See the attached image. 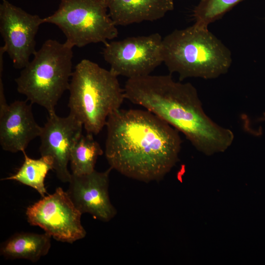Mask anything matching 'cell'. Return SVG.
I'll list each match as a JSON object with an SVG mask.
<instances>
[{
    "mask_svg": "<svg viewBox=\"0 0 265 265\" xmlns=\"http://www.w3.org/2000/svg\"><path fill=\"white\" fill-rule=\"evenodd\" d=\"M162 47L163 62L181 81L217 78L227 73L232 62L230 50L208 27L195 24L165 36Z\"/></svg>",
    "mask_w": 265,
    "mask_h": 265,
    "instance_id": "3",
    "label": "cell"
},
{
    "mask_svg": "<svg viewBox=\"0 0 265 265\" xmlns=\"http://www.w3.org/2000/svg\"><path fill=\"white\" fill-rule=\"evenodd\" d=\"M83 124L73 115L60 117L49 114L40 135L41 156L50 158L57 178L63 183L70 181L68 169L71 152L82 134Z\"/></svg>",
    "mask_w": 265,
    "mask_h": 265,
    "instance_id": "10",
    "label": "cell"
},
{
    "mask_svg": "<svg viewBox=\"0 0 265 265\" xmlns=\"http://www.w3.org/2000/svg\"><path fill=\"white\" fill-rule=\"evenodd\" d=\"M70 114L82 123L86 133L97 135L109 115L125 99L118 76L89 59L75 66L69 88Z\"/></svg>",
    "mask_w": 265,
    "mask_h": 265,
    "instance_id": "4",
    "label": "cell"
},
{
    "mask_svg": "<svg viewBox=\"0 0 265 265\" xmlns=\"http://www.w3.org/2000/svg\"><path fill=\"white\" fill-rule=\"evenodd\" d=\"M103 54L114 74L129 79L150 75L162 62V38L158 33L105 44Z\"/></svg>",
    "mask_w": 265,
    "mask_h": 265,
    "instance_id": "7",
    "label": "cell"
},
{
    "mask_svg": "<svg viewBox=\"0 0 265 265\" xmlns=\"http://www.w3.org/2000/svg\"><path fill=\"white\" fill-rule=\"evenodd\" d=\"M125 99L143 106L182 132L199 152L210 156L227 150L235 135L204 111L195 87L173 80L171 75L129 79Z\"/></svg>",
    "mask_w": 265,
    "mask_h": 265,
    "instance_id": "2",
    "label": "cell"
},
{
    "mask_svg": "<svg viewBox=\"0 0 265 265\" xmlns=\"http://www.w3.org/2000/svg\"><path fill=\"white\" fill-rule=\"evenodd\" d=\"M26 214L30 225L40 227L57 241L72 243L86 236L82 213L60 187L28 207Z\"/></svg>",
    "mask_w": 265,
    "mask_h": 265,
    "instance_id": "8",
    "label": "cell"
},
{
    "mask_svg": "<svg viewBox=\"0 0 265 265\" xmlns=\"http://www.w3.org/2000/svg\"><path fill=\"white\" fill-rule=\"evenodd\" d=\"M31 105L17 100L0 108V144L3 150L23 152L40 136L42 127L34 119Z\"/></svg>",
    "mask_w": 265,
    "mask_h": 265,
    "instance_id": "12",
    "label": "cell"
},
{
    "mask_svg": "<svg viewBox=\"0 0 265 265\" xmlns=\"http://www.w3.org/2000/svg\"><path fill=\"white\" fill-rule=\"evenodd\" d=\"M244 0H200L193 10L195 25L208 27L227 12Z\"/></svg>",
    "mask_w": 265,
    "mask_h": 265,
    "instance_id": "17",
    "label": "cell"
},
{
    "mask_svg": "<svg viewBox=\"0 0 265 265\" xmlns=\"http://www.w3.org/2000/svg\"><path fill=\"white\" fill-rule=\"evenodd\" d=\"M112 168L105 171L94 170L89 174H72L67 190L76 208L82 213L91 214L95 219L108 222L113 218L117 211L109 195V178Z\"/></svg>",
    "mask_w": 265,
    "mask_h": 265,
    "instance_id": "11",
    "label": "cell"
},
{
    "mask_svg": "<svg viewBox=\"0 0 265 265\" xmlns=\"http://www.w3.org/2000/svg\"><path fill=\"white\" fill-rule=\"evenodd\" d=\"M106 126V160L128 178L159 181L179 160V132L149 110L120 108L109 115Z\"/></svg>",
    "mask_w": 265,
    "mask_h": 265,
    "instance_id": "1",
    "label": "cell"
},
{
    "mask_svg": "<svg viewBox=\"0 0 265 265\" xmlns=\"http://www.w3.org/2000/svg\"><path fill=\"white\" fill-rule=\"evenodd\" d=\"M43 18L27 13L7 0L0 5V33L4 41L1 47L11 59L13 66L22 69L36 51L35 37Z\"/></svg>",
    "mask_w": 265,
    "mask_h": 265,
    "instance_id": "9",
    "label": "cell"
},
{
    "mask_svg": "<svg viewBox=\"0 0 265 265\" xmlns=\"http://www.w3.org/2000/svg\"><path fill=\"white\" fill-rule=\"evenodd\" d=\"M107 10L104 0H60L56 11L43 21L57 26L72 47L105 44L118 34Z\"/></svg>",
    "mask_w": 265,
    "mask_h": 265,
    "instance_id": "6",
    "label": "cell"
},
{
    "mask_svg": "<svg viewBox=\"0 0 265 265\" xmlns=\"http://www.w3.org/2000/svg\"><path fill=\"white\" fill-rule=\"evenodd\" d=\"M73 48L67 42L48 39L15 79L17 91L30 103L55 112L57 102L69 89L73 73Z\"/></svg>",
    "mask_w": 265,
    "mask_h": 265,
    "instance_id": "5",
    "label": "cell"
},
{
    "mask_svg": "<svg viewBox=\"0 0 265 265\" xmlns=\"http://www.w3.org/2000/svg\"><path fill=\"white\" fill-rule=\"evenodd\" d=\"M104 152L100 144L93 138V135L82 134L72 149L70 156L72 174L82 175L95 170L98 158Z\"/></svg>",
    "mask_w": 265,
    "mask_h": 265,
    "instance_id": "16",
    "label": "cell"
},
{
    "mask_svg": "<svg viewBox=\"0 0 265 265\" xmlns=\"http://www.w3.org/2000/svg\"><path fill=\"white\" fill-rule=\"evenodd\" d=\"M24 161L17 172L14 175L2 180H14L35 189L43 197L47 193L44 181L46 175L53 170L51 159L41 156L38 159L29 157L25 151L23 152Z\"/></svg>",
    "mask_w": 265,
    "mask_h": 265,
    "instance_id": "15",
    "label": "cell"
},
{
    "mask_svg": "<svg viewBox=\"0 0 265 265\" xmlns=\"http://www.w3.org/2000/svg\"><path fill=\"white\" fill-rule=\"evenodd\" d=\"M116 26L163 18L174 9V0H104Z\"/></svg>",
    "mask_w": 265,
    "mask_h": 265,
    "instance_id": "13",
    "label": "cell"
},
{
    "mask_svg": "<svg viewBox=\"0 0 265 265\" xmlns=\"http://www.w3.org/2000/svg\"><path fill=\"white\" fill-rule=\"evenodd\" d=\"M52 237L48 233H17L2 242L0 254L5 259L35 263L49 252Z\"/></svg>",
    "mask_w": 265,
    "mask_h": 265,
    "instance_id": "14",
    "label": "cell"
}]
</instances>
